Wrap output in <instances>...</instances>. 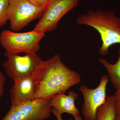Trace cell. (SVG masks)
Masks as SVG:
<instances>
[{
  "instance_id": "cell-13",
  "label": "cell",
  "mask_w": 120,
  "mask_h": 120,
  "mask_svg": "<svg viewBox=\"0 0 120 120\" xmlns=\"http://www.w3.org/2000/svg\"><path fill=\"white\" fill-rule=\"evenodd\" d=\"M9 5V0H0V28L4 26L8 20Z\"/></svg>"
},
{
  "instance_id": "cell-17",
  "label": "cell",
  "mask_w": 120,
  "mask_h": 120,
  "mask_svg": "<svg viewBox=\"0 0 120 120\" xmlns=\"http://www.w3.org/2000/svg\"><path fill=\"white\" fill-rule=\"evenodd\" d=\"M52 113L53 114L54 116H55V117H56L57 120H63V119H62L61 115L60 114L56 111V110L54 108H53V107H52Z\"/></svg>"
},
{
  "instance_id": "cell-11",
  "label": "cell",
  "mask_w": 120,
  "mask_h": 120,
  "mask_svg": "<svg viewBox=\"0 0 120 120\" xmlns=\"http://www.w3.org/2000/svg\"><path fill=\"white\" fill-rule=\"evenodd\" d=\"M114 94L107 97L103 105L98 108L95 120H114L117 115Z\"/></svg>"
},
{
  "instance_id": "cell-1",
  "label": "cell",
  "mask_w": 120,
  "mask_h": 120,
  "mask_svg": "<svg viewBox=\"0 0 120 120\" xmlns=\"http://www.w3.org/2000/svg\"><path fill=\"white\" fill-rule=\"evenodd\" d=\"M35 99H51L58 94H65L81 82L80 75L67 67L58 55L42 61L32 75Z\"/></svg>"
},
{
  "instance_id": "cell-16",
  "label": "cell",
  "mask_w": 120,
  "mask_h": 120,
  "mask_svg": "<svg viewBox=\"0 0 120 120\" xmlns=\"http://www.w3.org/2000/svg\"><path fill=\"white\" fill-rule=\"evenodd\" d=\"M34 5L38 7H42L47 4L49 0H28Z\"/></svg>"
},
{
  "instance_id": "cell-4",
  "label": "cell",
  "mask_w": 120,
  "mask_h": 120,
  "mask_svg": "<svg viewBox=\"0 0 120 120\" xmlns=\"http://www.w3.org/2000/svg\"><path fill=\"white\" fill-rule=\"evenodd\" d=\"M50 99H36L11 105L2 120H46L51 116Z\"/></svg>"
},
{
  "instance_id": "cell-12",
  "label": "cell",
  "mask_w": 120,
  "mask_h": 120,
  "mask_svg": "<svg viewBox=\"0 0 120 120\" xmlns=\"http://www.w3.org/2000/svg\"><path fill=\"white\" fill-rule=\"evenodd\" d=\"M119 58L116 63L112 64L107 60L100 58L99 61L105 68L112 85L116 90L120 87V46L118 52Z\"/></svg>"
},
{
  "instance_id": "cell-15",
  "label": "cell",
  "mask_w": 120,
  "mask_h": 120,
  "mask_svg": "<svg viewBox=\"0 0 120 120\" xmlns=\"http://www.w3.org/2000/svg\"><path fill=\"white\" fill-rule=\"evenodd\" d=\"M5 78L2 72H0V100L1 99L4 90Z\"/></svg>"
},
{
  "instance_id": "cell-9",
  "label": "cell",
  "mask_w": 120,
  "mask_h": 120,
  "mask_svg": "<svg viewBox=\"0 0 120 120\" xmlns=\"http://www.w3.org/2000/svg\"><path fill=\"white\" fill-rule=\"evenodd\" d=\"M12 105L35 99L34 83L32 76L14 81L10 91Z\"/></svg>"
},
{
  "instance_id": "cell-10",
  "label": "cell",
  "mask_w": 120,
  "mask_h": 120,
  "mask_svg": "<svg viewBox=\"0 0 120 120\" xmlns=\"http://www.w3.org/2000/svg\"><path fill=\"white\" fill-rule=\"evenodd\" d=\"M79 97V94L73 90L69 91L68 95L65 94H57L50 99V104L52 108H54L61 115L67 113L74 116L80 114L75 103Z\"/></svg>"
},
{
  "instance_id": "cell-6",
  "label": "cell",
  "mask_w": 120,
  "mask_h": 120,
  "mask_svg": "<svg viewBox=\"0 0 120 120\" xmlns=\"http://www.w3.org/2000/svg\"><path fill=\"white\" fill-rule=\"evenodd\" d=\"M4 54L8 59L3 63V66L6 73L14 82L32 76L43 61L36 53H26L22 56L7 52Z\"/></svg>"
},
{
  "instance_id": "cell-5",
  "label": "cell",
  "mask_w": 120,
  "mask_h": 120,
  "mask_svg": "<svg viewBox=\"0 0 120 120\" xmlns=\"http://www.w3.org/2000/svg\"><path fill=\"white\" fill-rule=\"evenodd\" d=\"M46 5L38 7L28 0H9L7 16L11 29L20 30L35 20L41 19Z\"/></svg>"
},
{
  "instance_id": "cell-18",
  "label": "cell",
  "mask_w": 120,
  "mask_h": 120,
  "mask_svg": "<svg viewBox=\"0 0 120 120\" xmlns=\"http://www.w3.org/2000/svg\"><path fill=\"white\" fill-rule=\"evenodd\" d=\"M73 117L75 118V120H84L80 114L74 116Z\"/></svg>"
},
{
  "instance_id": "cell-7",
  "label": "cell",
  "mask_w": 120,
  "mask_h": 120,
  "mask_svg": "<svg viewBox=\"0 0 120 120\" xmlns=\"http://www.w3.org/2000/svg\"><path fill=\"white\" fill-rule=\"evenodd\" d=\"M79 0H49L43 15L34 30L45 33L55 30L60 20L77 6Z\"/></svg>"
},
{
  "instance_id": "cell-2",
  "label": "cell",
  "mask_w": 120,
  "mask_h": 120,
  "mask_svg": "<svg viewBox=\"0 0 120 120\" xmlns=\"http://www.w3.org/2000/svg\"><path fill=\"white\" fill-rule=\"evenodd\" d=\"M76 23L87 25L98 31L102 41L99 50L102 56L107 55L112 45L120 44V18L116 16L114 11L90 9L77 18Z\"/></svg>"
},
{
  "instance_id": "cell-14",
  "label": "cell",
  "mask_w": 120,
  "mask_h": 120,
  "mask_svg": "<svg viewBox=\"0 0 120 120\" xmlns=\"http://www.w3.org/2000/svg\"><path fill=\"white\" fill-rule=\"evenodd\" d=\"M115 99V108L117 114L120 115V87L116 90L114 94Z\"/></svg>"
},
{
  "instance_id": "cell-3",
  "label": "cell",
  "mask_w": 120,
  "mask_h": 120,
  "mask_svg": "<svg viewBox=\"0 0 120 120\" xmlns=\"http://www.w3.org/2000/svg\"><path fill=\"white\" fill-rule=\"evenodd\" d=\"M45 33L33 30L18 33L4 30L0 35V43L6 52L13 53H36L41 49L39 42Z\"/></svg>"
},
{
  "instance_id": "cell-8",
  "label": "cell",
  "mask_w": 120,
  "mask_h": 120,
  "mask_svg": "<svg viewBox=\"0 0 120 120\" xmlns=\"http://www.w3.org/2000/svg\"><path fill=\"white\" fill-rule=\"evenodd\" d=\"M109 81L107 75H102L99 84L96 88L91 89L86 85L80 87L84 102L82 105V112L84 120H95L98 108L105 103L106 98V86Z\"/></svg>"
},
{
  "instance_id": "cell-19",
  "label": "cell",
  "mask_w": 120,
  "mask_h": 120,
  "mask_svg": "<svg viewBox=\"0 0 120 120\" xmlns=\"http://www.w3.org/2000/svg\"><path fill=\"white\" fill-rule=\"evenodd\" d=\"M114 120H120V115H118L117 114L116 118Z\"/></svg>"
}]
</instances>
